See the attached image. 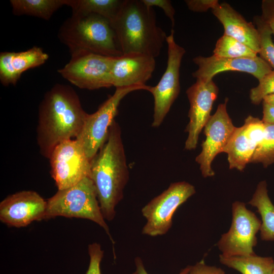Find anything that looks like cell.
<instances>
[{
	"label": "cell",
	"mask_w": 274,
	"mask_h": 274,
	"mask_svg": "<svg viewBox=\"0 0 274 274\" xmlns=\"http://www.w3.org/2000/svg\"><path fill=\"white\" fill-rule=\"evenodd\" d=\"M87 113L69 85L57 83L45 94L39 106L37 140L41 154L49 158L60 143L76 139Z\"/></svg>",
	"instance_id": "6da1fadb"
},
{
	"label": "cell",
	"mask_w": 274,
	"mask_h": 274,
	"mask_svg": "<svg viewBox=\"0 0 274 274\" xmlns=\"http://www.w3.org/2000/svg\"><path fill=\"white\" fill-rule=\"evenodd\" d=\"M90 178L95 186L104 219L112 220L129 179L121 128L115 120L105 142L90 161Z\"/></svg>",
	"instance_id": "7a4b0ae2"
},
{
	"label": "cell",
	"mask_w": 274,
	"mask_h": 274,
	"mask_svg": "<svg viewBox=\"0 0 274 274\" xmlns=\"http://www.w3.org/2000/svg\"><path fill=\"white\" fill-rule=\"evenodd\" d=\"M111 23L123 54L140 53L155 58L166 42L167 36L157 25L153 8L141 0H124Z\"/></svg>",
	"instance_id": "3957f363"
},
{
	"label": "cell",
	"mask_w": 274,
	"mask_h": 274,
	"mask_svg": "<svg viewBox=\"0 0 274 274\" xmlns=\"http://www.w3.org/2000/svg\"><path fill=\"white\" fill-rule=\"evenodd\" d=\"M58 37L71 56L87 52L109 57L123 54L110 21L97 14H72L60 27Z\"/></svg>",
	"instance_id": "277c9868"
},
{
	"label": "cell",
	"mask_w": 274,
	"mask_h": 274,
	"mask_svg": "<svg viewBox=\"0 0 274 274\" xmlns=\"http://www.w3.org/2000/svg\"><path fill=\"white\" fill-rule=\"evenodd\" d=\"M57 216L88 219L100 226L114 243L99 206L96 189L89 177L57 192L47 200L45 219Z\"/></svg>",
	"instance_id": "5b68a950"
},
{
	"label": "cell",
	"mask_w": 274,
	"mask_h": 274,
	"mask_svg": "<svg viewBox=\"0 0 274 274\" xmlns=\"http://www.w3.org/2000/svg\"><path fill=\"white\" fill-rule=\"evenodd\" d=\"M150 86L145 85L117 87L114 93L96 111L91 114L87 113L82 131L76 139L82 145L90 161L105 142L122 99L134 91H148Z\"/></svg>",
	"instance_id": "8992f818"
},
{
	"label": "cell",
	"mask_w": 274,
	"mask_h": 274,
	"mask_svg": "<svg viewBox=\"0 0 274 274\" xmlns=\"http://www.w3.org/2000/svg\"><path fill=\"white\" fill-rule=\"evenodd\" d=\"M195 193V187L189 183H172L142 208V214L147 219L142 233L151 236L165 234L172 227L177 209Z\"/></svg>",
	"instance_id": "52a82bcc"
},
{
	"label": "cell",
	"mask_w": 274,
	"mask_h": 274,
	"mask_svg": "<svg viewBox=\"0 0 274 274\" xmlns=\"http://www.w3.org/2000/svg\"><path fill=\"white\" fill-rule=\"evenodd\" d=\"M172 29L167 36V61L166 70L158 84L148 91L154 98L153 120L152 126L159 127L163 121L180 91V69L185 49L178 45Z\"/></svg>",
	"instance_id": "ba28073f"
},
{
	"label": "cell",
	"mask_w": 274,
	"mask_h": 274,
	"mask_svg": "<svg viewBox=\"0 0 274 274\" xmlns=\"http://www.w3.org/2000/svg\"><path fill=\"white\" fill-rule=\"evenodd\" d=\"M115 57L88 52L79 54L71 56L68 62L58 72L81 89L110 88L113 86L111 71Z\"/></svg>",
	"instance_id": "9c48e42d"
},
{
	"label": "cell",
	"mask_w": 274,
	"mask_h": 274,
	"mask_svg": "<svg viewBox=\"0 0 274 274\" xmlns=\"http://www.w3.org/2000/svg\"><path fill=\"white\" fill-rule=\"evenodd\" d=\"M232 220L228 231L222 235L217 243L225 256H247L255 254L253 248L257 243L256 234L261 225L254 213L247 209L245 203L234 202Z\"/></svg>",
	"instance_id": "30bf717a"
},
{
	"label": "cell",
	"mask_w": 274,
	"mask_h": 274,
	"mask_svg": "<svg viewBox=\"0 0 274 274\" xmlns=\"http://www.w3.org/2000/svg\"><path fill=\"white\" fill-rule=\"evenodd\" d=\"M51 174L58 190L68 188L90 175V160L76 139L57 145L49 158Z\"/></svg>",
	"instance_id": "8fae6325"
},
{
	"label": "cell",
	"mask_w": 274,
	"mask_h": 274,
	"mask_svg": "<svg viewBox=\"0 0 274 274\" xmlns=\"http://www.w3.org/2000/svg\"><path fill=\"white\" fill-rule=\"evenodd\" d=\"M228 99L218 105L204 127L206 139L201 144V151L195 161L200 165L204 178L215 175L211 165L215 157L223 152L235 128L227 111Z\"/></svg>",
	"instance_id": "7c38bea8"
},
{
	"label": "cell",
	"mask_w": 274,
	"mask_h": 274,
	"mask_svg": "<svg viewBox=\"0 0 274 274\" xmlns=\"http://www.w3.org/2000/svg\"><path fill=\"white\" fill-rule=\"evenodd\" d=\"M219 88L213 80L203 81L196 79L186 90L190 104L189 123L185 131L188 135L185 149L196 148L199 134L209 120L213 105L217 98Z\"/></svg>",
	"instance_id": "4fadbf2b"
},
{
	"label": "cell",
	"mask_w": 274,
	"mask_h": 274,
	"mask_svg": "<svg viewBox=\"0 0 274 274\" xmlns=\"http://www.w3.org/2000/svg\"><path fill=\"white\" fill-rule=\"evenodd\" d=\"M47 201L37 192L24 190L10 195L0 203V220L9 226L25 227L45 219Z\"/></svg>",
	"instance_id": "5bb4252c"
},
{
	"label": "cell",
	"mask_w": 274,
	"mask_h": 274,
	"mask_svg": "<svg viewBox=\"0 0 274 274\" xmlns=\"http://www.w3.org/2000/svg\"><path fill=\"white\" fill-rule=\"evenodd\" d=\"M198 68L192 75L196 79L210 81L221 72L234 71L249 74L259 80L272 71L270 66L259 56L255 57L224 58L213 55L198 56L193 58Z\"/></svg>",
	"instance_id": "9a60e30c"
},
{
	"label": "cell",
	"mask_w": 274,
	"mask_h": 274,
	"mask_svg": "<svg viewBox=\"0 0 274 274\" xmlns=\"http://www.w3.org/2000/svg\"><path fill=\"white\" fill-rule=\"evenodd\" d=\"M155 58L140 53L123 54L115 57L111 71L113 86L145 85L155 68Z\"/></svg>",
	"instance_id": "2e32d148"
},
{
	"label": "cell",
	"mask_w": 274,
	"mask_h": 274,
	"mask_svg": "<svg viewBox=\"0 0 274 274\" xmlns=\"http://www.w3.org/2000/svg\"><path fill=\"white\" fill-rule=\"evenodd\" d=\"M49 55L40 47L20 52H2L0 53V81L8 86L15 85L25 71L44 64Z\"/></svg>",
	"instance_id": "e0dca14e"
},
{
	"label": "cell",
	"mask_w": 274,
	"mask_h": 274,
	"mask_svg": "<svg viewBox=\"0 0 274 274\" xmlns=\"http://www.w3.org/2000/svg\"><path fill=\"white\" fill-rule=\"evenodd\" d=\"M214 15L223 26L224 34L246 45L258 54L260 50L258 31L229 4L219 3L212 10Z\"/></svg>",
	"instance_id": "ac0fdd59"
},
{
	"label": "cell",
	"mask_w": 274,
	"mask_h": 274,
	"mask_svg": "<svg viewBox=\"0 0 274 274\" xmlns=\"http://www.w3.org/2000/svg\"><path fill=\"white\" fill-rule=\"evenodd\" d=\"M257 147L247 134L243 125L235 127L223 151L227 154L229 168L243 171L250 163Z\"/></svg>",
	"instance_id": "d6986e66"
},
{
	"label": "cell",
	"mask_w": 274,
	"mask_h": 274,
	"mask_svg": "<svg viewBox=\"0 0 274 274\" xmlns=\"http://www.w3.org/2000/svg\"><path fill=\"white\" fill-rule=\"evenodd\" d=\"M248 203L256 208L261 216L260 231L261 239L274 241V204L268 196L265 181L259 183Z\"/></svg>",
	"instance_id": "ffe728a7"
},
{
	"label": "cell",
	"mask_w": 274,
	"mask_h": 274,
	"mask_svg": "<svg viewBox=\"0 0 274 274\" xmlns=\"http://www.w3.org/2000/svg\"><path fill=\"white\" fill-rule=\"evenodd\" d=\"M220 262L242 274H272L274 260L271 257L253 254L247 256H219Z\"/></svg>",
	"instance_id": "44dd1931"
},
{
	"label": "cell",
	"mask_w": 274,
	"mask_h": 274,
	"mask_svg": "<svg viewBox=\"0 0 274 274\" xmlns=\"http://www.w3.org/2000/svg\"><path fill=\"white\" fill-rule=\"evenodd\" d=\"M13 14L28 15L45 20L50 19L54 13L63 6L65 0H11Z\"/></svg>",
	"instance_id": "7402d4cb"
},
{
	"label": "cell",
	"mask_w": 274,
	"mask_h": 274,
	"mask_svg": "<svg viewBox=\"0 0 274 274\" xmlns=\"http://www.w3.org/2000/svg\"><path fill=\"white\" fill-rule=\"evenodd\" d=\"M74 14H95L101 16L110 22L120 9L124 0H65Z\"/></svg>",
	"instance_id": "603a6c76"
},
{
	"label": "cell",
	"mask_w": 274,
	"mask_h": 274,
	"mask_svg": "<svg viewBox=\"0 0 274 274\" xmlns=\"http://www.w3.org/2000/svg\"><path fill=\"white\" fill-rule=\"evenodd\" d=\"M213 53L217 56L229 58L258 56L256 52L246 45L224 34L217 40Z\"/></svg>",
	"instance_id": "cb8c5ba5"
},
{
	"label": "cell",
	"mask_w": 274,
	"mask_h": 274,
	"mask_svg": "<svg viewBox=\"0 0 274 274\" xmlns=\"http://www.w3.org/2000/svg\"><path fill=\"white\" fill-rule=\"evenodd\" d=\"M253 21L259 35L260 50L258 54L274 71V43L272 39V32L260 16H255Z\"/></svg>",
	"instance_id": "d4e9b609"
},
{
	"label": "cell",
	"mask_w": 274,
	"mask_h": 274,
	"mask_svg": "<svg viewBox=\"0 0 274 274\" xmlns=\"http://www.w3.org/2000/svg\"><path fill=\"white\" fill-rule=\"evenodd\" d=\"M264 125L263 138L256 149L250 163H261L266 167L274 163V124Z\"/></svg>",
	"instance_id": "484cf974"
},
{
	"label": "cell",
	"mask_w": 274,
	"mask_h": 274,
	"mask_svg": "<svg viewBox=\"0 0 274 274\" xmlns=\"http://www.w3.org/2000/svg\"><path fill=\"white\" fill-rule=\"evenodd\" d=\"M274 94V71L272 70L259 80L257 86L252 88L250 98L254 105H259L265 97Z\"/></svg>",
	"instance_id": "4316f807"
},
{
	"label": "cell",
	"mask_w": 274,
	"mask_h": 274,
	"mask_svg": "<svg viewBox=\"0 0 274 274\" xmlns=\"http://www.w3.org/2000/svg\"><path fill=\"white\" fill-rule=\"evenodd\" d=\"M88 253L90 256V262L86 274H101L100 262L104 256V251L100 245L96 243L89 245Z\"/></svg>",
	"instance_id": "83f0119b"
},
{
	"label": "cell",
	"mask_w": 274,
	"mask_h": 274,
	"mask_svg": "<svg viewBox=\"0 0 274 274\" xmlns=\"http://www.w3.org/2000/svg\"><path fill=\"white\" fill-rule=\"evenodd\" d=\"M148 7H158L161 8L165 15L169 19L172 27L175 25V10L169 0H141Z\"/></svg>",
	"instance_id": "f1b7e54d"
},
{
	"label": "cell",
	"mask_w": 274,
	"mask_h": 274,
	"mask_svg": "<svg viewBox=\"0 0 274 274\" xmlns=\"http://www.w3.org/2000/svg\"><path fill=\"white\" fill-rule=\"evenodd\" d=\"M261 7L262 14L260 16L274 36V0H263Z\"/></svg>",
	"instance_id": "f546056e"
},
{
	"label": "cell",
	"mask_w": 274,
	"mask_h": 274,
	"mask_svg": "<svg viewBox=\"0 0 274 274\" xmlns=\"http://www.w3.org/2000/svg\"><path fill=\"white\" fill-rule=\"evenodd\" d=\"M185 2L189 10L194 12L212 10L219 3L217 0H186Z\"/></svg>",
	"instance_id": "4dcf8cb0"
},
{
	"label": "cell",
	"mask_w": 274,
	"mask_h": 274,
	"mask_svg": "<svg viewBox=\"0 0 274 274\" xmlns=\"http://www.w3.org/2000/svg\"><path fill=\"white\" fill-rule=\"evenodd\" d=\"M188 274H225L224 271L219 267L207 265L203 260L190 266Z\"/></svg>",
	"instance_id": "1f68e13d"
},
{
	"label": "cell",
	"mask_w": 274,
	"mask_h": 274,
	"mask_svg": "<svg viewBox=\"0 0 274 274\" xmlns=\"http://www.w3.org/2000/svg\"><path fill=\"white\" fill-rule=\"evenodd\" d=\"M262 121L265 124H274V105L262 101Z\"/></svg>",
	"instance_id": "d6a6232c"
},
{
	"label": "cell",
	"mask_w": 274,
	"mask_h": 274,
	"mask_svg": "<svg viewBox=\"0 0 274 274\" xmlns=\"http://www.w3.org/2000/svg\"><path fill=\"white\" fill-rule=\"evenodd\" d=\"M136 270L133 274H148L145 269L142 259L140 257H136L135 259ZM190 268V266H188L183 269L179 274H188Z\"/></svg>",
	"instance_id": "836d02e7"
},
{
	"label": "cell",
	"mask_w": 274,
	"mask_h": 274,
	"mask_svg": "<svg viewBox=\"0 0 274 274\" xmlns=\"http://www.w3.org/2000/svg\"><path fill=\"white\" fill-rule=\"evenodd\" d=\"M263 101L274 105V94L266 96L264 98Z\"/></svg>",
	"instance_id": "e575fe53"
},
{
	"label": "cell",
	"mask_w": 274,
	"mask_h": 274,
	"mask_svg": "<svg viewBox=\"0 0 274 274\" xmlns=\"http://www.w3.org/2000/svg\"><path fill=\"white\" fill-rule=\"evenodd\" d=\"M272 274H274V268H273Z\"/></svg>",
	"instance_id": "d590c367"
}]
</instances>
